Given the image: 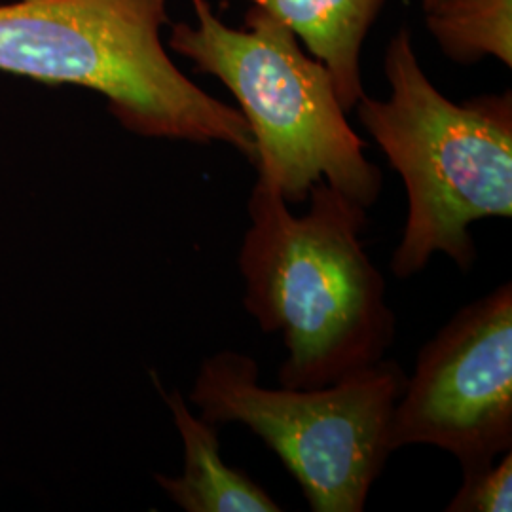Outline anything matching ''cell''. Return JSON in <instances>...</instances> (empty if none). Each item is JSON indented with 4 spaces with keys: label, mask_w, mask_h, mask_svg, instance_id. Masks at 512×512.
<instances>
[{
    "label": "cell",
    "mask_w": 512,
    "mask_h": 512,
    "mask_svg": "<svg viewBox=\"0 0 512 512\" xmlns=\"http://www.w3.org/2000/svg\"><path fill=\"white\" fill-rule=\"evenodd\" d=\"M167 23V0H14L0 6V71L88 88L141 137L222 143L255 164L245 116L165 52Z\"/></svg>",
    "instance_id": "3"
},
{
    "label": "cell",
    "mask_w": 512,
    "mask_h": 512,
    "mask_svg": "<svg viewBox=\"0 0 512 512\" xmlns=\"http://www.w3.org/2000/svg\"><path fill=\"white\" fill-rule=\"evenodd\" d=\"M391 452L435 446L463 471L512 450V285L459 310L421 348L391 414Z\"/></svg>",
    "instance_id": "6"
},
{
    "label": "cell",
    "mask_w": 512,
    "mask_h": 512,
    "mask_svg": "<svg viewBox=\"0 0 512 512\" xmlns=\"http://www.w3.org/2000/svg\"><path fill=\"white\" fill-rule=\"evenodd\" d=\"M184 446L181 476L156 480L169 497L188 512H279L272 495L251 476L228 465L220 456L217 425L194 416L181 393L164 395Z\"/></svg>",
    "instance_id": "8"
},
{
    "label": "cell",
    "mask_w": 512,
    "mask_h": 512,
    "mask_svg": "<svg viewBox=\"0 0 512 512\" xmlns=\"http://www.w3.org/2000/svg\"><path fill=\"white\" fill-rule=\"evenodd\" d=\"M384 73L389 97L365 95L355 110L406 186L408 217L391 272L408 279L437 253L469 270L471 224L512 217V93L450 101L423 73L406 27L385 48Z\"/></svg>",
    "instance_id": "2"
},
{
    "label": "cell",
    "mask_w": 512,
    "mask_h": 512,
    "mask_svg": "<svg viewBox=\"0 0 512 512\" xmlns=\"http://www.w3.org/2000/svg\"><path fill=\"white\" fill-rule=\"evenodd\" d=\"M258 378L251 355L213 353L200 366L190 403L215 425H247L281 459L311 511H365L393 454L387 435L406 384L403 368L382 359L313 389H272Z\"/></svg>",
    "instance_id": "5"
},
{
    "label": "cell",
    "mask_w": 512,
    "mask_h": 512,
    "mask_svg": "<svg viewBox=\"0 0 512 512\" xmlns=\"http://www.w3.org/2000/svg\"><path fill=\"white\" fill-rule=\"evenodd\" d=\"M440 2H444V0H421V6H423L425 12H429V10H433L435 6H439Z\"/></svg>",
    "instance_id": "11"
},
{
    "label": "cell",
    "mask_w": 512,
    "mask_h": 512,
    "mask_svg": "<svg viewBox=\"0 0 512 512\" xmlns=\"http://www.w3.org/2000/svg\"><path fill=\"white\" fill-rule=\"evenodd\" d=\"M287 25L334 80L340 107L351 112L365 97L361 50L385 0H251Z\"/></svg>",
    "instance_id": "7"
},
{
    "label": "cell",
    "mask_w": 512,
    "mask_h": 512,
    "mask_svg": "<svg viewBox=\"0 0 512 512\" xmlns=\"http://www.w3.org/2000/svg\"><path fill=\"white\" fill-rule=\"evenodd\" d=\"M425 25L454 63L495 57L512 67V0H444L425 12Z\"/></svg>",
    "instance_id": "9"
},
{
    "label": "cell",
    "mask_w": 512,
    "mask_h": 512,
    "mask_svg": "<svg viewBox=\"0 0 512 512\" xmlns=\"http://www.w3.org/2000/svg\"><path fill=\"white\" fill-rule=\"evenodd\" d=\"M448 512H511L512 452H505L488 463L463 471V484Z\"/></svg>",
    "instance_id": "10"
},
{
    "label": "cell",
    "mask_w": 512,
    "mask_h": 512,
    "mask_svg": "<svg viewBox=\"0 0 512 512\" xmlns=\"http://www.w3.org/2000/svg\"><path fill=\"white\" fill-rule=\"evenodd\" d=\"M192 6L196 25L173 23L169 48L236 97L255 139L256 173L289 205L306 202L319 181L365 209L378 202L382 171L349 126L329 69L304 52L293 31L255 4L243 29L228 27L207 0Z\"/></svg>",
    "instance_id": "4"
},
{
    "label": "cell",
    "mask_w": 512,
    "mask_h": 512,
    "mask_svg": "<svg viewBox=\"0 0 512 512\" xmlns=\"http://www.w3.org/2000/svg\"><path fill=\"white\" fill-rule=\"evenodd\" d=\"M296 217L270 179L258 175L251 224L239 249L243 306L279 334L287 357L279 385L313 389L376 365L397 334L384 275L365 251L366 209L325 181Z\"/></svg>",
    "instance_id": "1"
}]
</instances>
